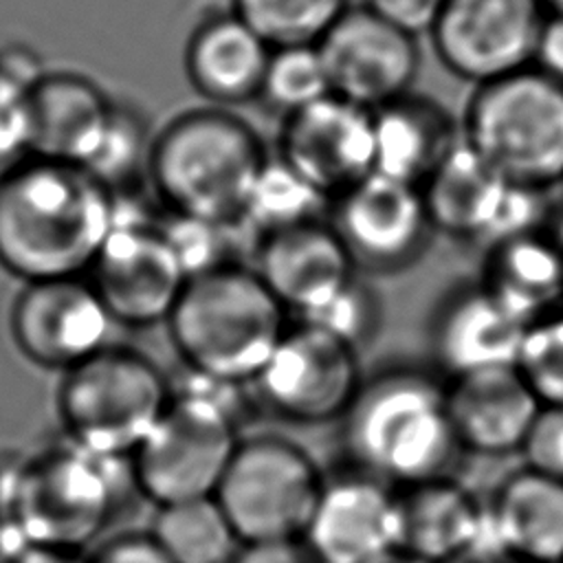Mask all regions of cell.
<instances>
[{
  "label": "cell",
  "mask_w": 563,
  "mask_h": 563,
  "mask_svg": "<svg viewBox=\"0 0 563 563\" xmlns=\"http://www.w3.org/2000/svg\"><path fill=\"white\" fill-rule=\"evenodd\" d=\"M114 220V194L88 169L26 156L0 176V268L29 282L81 277Z\"/></svg>",
  "instance_id": "6da1fadb"
},
{
  "label": "cell",
  "mask_w": 563,
  "mask_h": 563,
  "mask_svg": "<svg viewBox=\"0 0 563 563\" xmlns=\"http://www.w3.org/2000/svg\"><path fill=\"white\" fill-rule=\"evenodd\" d=\"M132 468L68 438L0 468V561L24 545L81 552L112 519Z\"/></svg>",
  "instance_id": "7a4b0ae2"
},
{
  "label": "cell",
  "mask_w": 563,
  "mask_h": 563,
  "mask_svg": "<svg viewBox=\"0 0 563 563\" xmlns=\"http://www.w3.org/2000/svg\"><path fill=\"white\" fill-rule=\"evenodd\" d=\"M343 446L356 471L389 486L444 477L462 451L433 374L394 365L363 380L343 416Z\"/></svg>",
  "instance_id": "3957f363"
},
{
  "label": "cell",
  "mask_w": 563,
  "mask_h": 563,
  "mask_svg": "<svg viewBox=\"0 0 563 563\" xmlns=\"http://www.w3.org/2000/svg\"><path fill=\"white\" fill-rule=\"evenodd\" d=\"M268 154L260 134L222 108L187 110L156 136L147 180L169 213L240 227Z\"/></svg>",
  "instance_id": "277c9868"
},
{
  "label": "cell",
  "mask_w": 563,
  "mask_h": 563,
  "mask_svg": "<svg viewBox=\"0 0 563 563\" xmlns=\"http://www.w3.org/2000/svg\"><path fill=\"white\" fill-rule=\"evenodd\" d=\"M167 328L189 372L242 385L255 380L288 323L255 268L233 262L187 279Z\"/></svg>",
  "instance_id": "5b68a950"
},
{
  "label": "cell",
  "mask_w": 563,
  "mask_h": 563,
  "mask_svg": "<svg viewBox=\"0 0 563 563\" xmlns=\"http://www.w3.org/2000/svg\"><path fill=\"white\" fill-rule=\"evenodd\" d=\"M216 385L218 378L189 372L130 457L134 486L158 508L213 497L240 444L238 396L231 394L240 385L213 391Z\"/></svg>",
  "instance_id": "8992f818"
},
{
  "label": "cell",
  "mask_w": 563,
  "mask_h": 563,
  "mask_svg": "<svg viewBox=\"0 0 563 563\" xmlns=\"http://www.w3.org/2000/svg\"><path fill=\"white\" fill-rule=\"evenodd\" d=\"M462 139L506 180L563 183V84L534 66L475 86Z\"/></svg>",
  "instance_id": "52a82bcc"
},
{
  "label": "cell",
  "mask_w": 563,
  "mask_h": 563,
  "mask_svg": "<svg viewBox=\"0 0 563 563\" xmlns=\"http://www.w3.org/2000/svg\"><path fill=\"white\" fill-rule=\"evenodd\" d=\"M169 400V380L154 361L108 345L64 372L57 413L70 442L97 455L130 460Z\"/></svg>",
  "instance_id": "ba28073f"
},
{
  "label": "cell",
  "mask_w": 563,
  "mask_h": 563,
  "mask_svg": "<svg viewBox=\"0 0 563 563\" xmlns=\"http://www.w3.org/2000/svg\"><path fill=\"white\" fill-rule=\"evenodd\" d=\"M314 460L279 435L240 440L216 501L242 543L301 539L323 490Z\"/></svg>",
  "instance_id": "9c48e42d"
},
{
  "label": "cell",
  "mask_w": 563,
  "mask_h": 563,
  "mask_svg": "<svg viewBox=\"0 0 563 563\" xmlns=\"http://www.w3.org/2000/svg\"><path fill=\"white\" fill-rule=\"evenodd\" d=\"M90 284L114 323L147 328L167 323L187 275L161 222L114 194L112 229L90 266Z\"/></svg>",
  "instance_id": "30bf717a"
},
{
  "label": "cell",
  "mask_w": 563,
  "mask_h": 563,
  "mask_svg": "<svg viewBox=\"0 0 563 563\" xmlns=\"http://www.w3.org/2000/svg\"><path fill=\"white\" fill-rule=\"evenodd\" d=\"M253 383L273 413L319 424L345 416L363 378L354 347L299 321L288 325Z\"/></svg>",
  "instance_id": "8fae6325"
},
{
  "label": "cell",
  "mask_w": 563,
  "mask_h": 563,
  "mask_svg": "<svg viewBox=\"0 0 563 563\" xmlns=\"http://www.w3.org/2000/svg\"><path fill=\"white\" fill-rule=\"evenodd\" d=\"M543 20L537 0H444L429 37L449 73L482 86L532 66Z\"/></svg>",
  "instance_id": "7c38bea8"
},
{
  "label": "cell",
  "mask_w": 563,
  "mask_h": 563,
  "mask_svg": "<svg viewBox=\"0 0 563 563\" xmlns=\"http://www.w3.org/2000/svg\"><path fill=\"white\" fill-rule=\"evenodd\" d=\"M332 95L367 110L409 92L420 70L418 37L391 26L367 7H350L317 42Z\"/></svg>",
  "instance_id": "4fadbf2b"
},
{
  "label": "cell",
  "mask_w": 563,
  "mask_h": 563,
  "mask_svg": "<svg viewBox=\"0 0 563 563\" xmlns=\"http://www.w3.org/2000/svg\"><path fill=\"white\" fill-rule=\"evenodd\" d=\"M328 222L356 268L394 273L413 264L433 233L422 191L380 174H369L330 202Z\"/></svg>",
  "instance_id": "5bb4252c"
},
{
  "label": "cell",
  "mask_w": 563,
  "mask_h": 563,
  "mask_svg": "<svg viewBox=\"0 0 563 563\" xmlns=\"http://www.w3.org/2000/svg\"><path fill=\"white\" fill-rule=\"evenodd\" d=\"M112 323L106 303L84 277L24 284L9 317L18 350L35 365L62 372L108 347Z\"/></svg>",
  "instance_id": "9a60e30c"
},
{
  "label": "cell",
  "mask_w": 563,
  "mask_h": 563,
  "mask_svg": "<svg viewBox=\"0 0 563 563\" xmlns=\"http://www.w3.org/2000/svg\"><path fill=\"white\" fill-rule=\"evenodd\" d=\"M277 156L332 202L374 174L372 110L328 95L284 119Z\"/></svg>",
  "instance_id": "2e32d148"
},
{
  "label": "cell",
  "mask_w": 563,
  "mask_h": 563,
  "mask_svg": "<svg viewBox=\"0 0 563 563\" xmlns=\"http://www.w3.org/2000/svg\"><path fill=\"white\" fill-rule=\"evenodd\" d=\"M301 539L319 563H385L400 552L398 493L356 468L325 479Z\"/></svg>",
  "instance_id": "e0dca14e"
},
{
  "label": "cell",
  "mask_w": 563,
  "mask_h": 563,
  "mask_svg": "<svg viewBox=\"0 0 563 563\" xmlns=\"http://www.w3.org/2000/svg\"><path fill=\"white\" fill-rule=\"evenodd\" d=\"M526 323L510 314L477 279L449 290L429 321L433 363L451 378L517 365Z\"/></svg>",
  "instance_id": "ac0fdd59"
},
{
  "label": "cell",
  "mask_w": 563,
  "mask_h": 563,
  "mask_svg": "<svg viewBox=\"0 0 563 563\" xmlns=\"http://www.w3.org/2000/svg\"><path fill=\"white\" fill-rule=\"evenodd\" d=\"M356 271L328 220L306 222L257 240L255 273L279 303L299 317L336 295Z\"/></svg>",
  "instance_id": "d6986e66"
},
{
  "label": "cell",
  "mask_w": 563,
  "mask_h": 563,
  "mask_svg": "<svg viewBox=\"0 0 563 563\" xmlns=\"http://www.w3.org/2000/svg\"><path fill=\"white\" fill-rule=\"evenodd\" d=\"M446 405L462 451L504 455L521 444L541 409L515 365L451 378Z\"/></svg>",
  "instance_id": "ffe728a7"
},
{
  "label": "cell",
  "mask_w": 563,
  "mask_h": 563,
  "mask_svg": "<svg viewBox=\"0 0 563 563\" xmlns=\"http://www.w3.org/2000/svg\"><path fill=\"white\" fill-rule=\"evenodd\" d=\"M114 112V99L90 77L46 73L31 92V154L86 167Z\"/></svg>",
  "instance_id": "44dd1931"
},
{
  "label": "cell",
  "mask_w": 563,
  "mask_h": 563,
  "mask_svg": "<svg viewBox=\"0 0 563 563\" xmlns=\"http://www.w3.org/2000/svg\"><path fill=\"white\" fill-rule=\"evenodd\" d=\"M486 541L517 563H561L563 482L528 466L506 477L486 506Z\"/></svg>",
  "instance_id": "7402d4cb"
},
{
  "label": "cell",
  "mask_w": 563,
  "mask_h": 563,
  "mask_svg": "<svg viewBox=\"0 0 563 563\" xmlns=\"http://www.w3.org/2000/svg\"><path fill=\"white\" fill-rule=\"evenodd\" d=\"M273 46L238 13L205 18L185 48L191 86L216 106H238L260 97Z\"/></svg>",
  "instance_id": "603a6c76"
},
{
  "label": "cell",
  "mask_w": 563,
  "mask_h": 563,
  "mask_svg": "<svg viewBox=\"0 0 563 563\" xmlns=\"http://www.w3.org/2000/svg\"><path fill=\"white\" fill-rule=\"evenodd\" d=\"M400 552L451 563L486 541V506L449 475L398 490Z\"/></svg>",
  "instance_id": "cb8c5ba5"
},
{
  "label": "cell",
  "mask_w": 563,
  "mask_h": 563,
  "mask_svg": "<svg viewBox=\"0 0 563 563\" xmlns=\"http://www.w3.org/2000/svg\"><path fill=\"white\" fill-rule=\"evenodd\" d=\"M508 185L510 180L460 136L420 191L433 231L482 246Z\"/></svg>",
  "instance_id": "d4e9b609"
},
{
  "label": "cell",
  "mask_w": 563,
  "mask_h": 563,
  "mask_svg": "<svg viewBox=\"0 0 563 563\" xmlns=\"http://www.w3.org/2000/svg\"><path fill=\"white\" fill-rule=\"evenodd\" d=\"M374 174L420 187L460 141L449 112L416 92L372 110Z\"/></svg>",
  "instance_id": "484cf974"
},
{
  "label": "cell",
  "mask_w": 563,
  "mask_h": 563,
  "mask_svg": "<svg viewBox=\"0 0 563 563\" xmlns=\"http://www.w3.org/2000/svg\"><path fill=\"white\" fill-rule=\"evenodd\" d=\"M482 286L521 323L563 308V253L550 227L486 251Z\"/></svg>",
  "instance_id": "4316f807"
},
{
  "label": "cell",
  "mask_w": 563,
  "mask_h": 563,
  "mask_svg": "<svg viewBox=\"0 0 563 563\" xmlns=\"http://www.w3.org/2000/svg\"><path fill=\"white\" fill-rule=\"evenodd\" d=\"M150 534L174 563H231L242 545L216 497L161 506Z\"/></svg>",
  "instance_id": "83f0119b"
},
{
  "label": "cell",
  "mask_w": 563,
  "mask_h": 563,
  "mask_svg": "<svg viewBox=\"0 0 563 563\" xmlns=\"http://www.w3.org/2000/svg\"><path fill=\"white\" fill-rule=\"evenodd\" d=\"M330 200L277 154L268 156L249 191L240 227L260 238L321 220Z\"/></svg>",
  "instance_id": "f1b7e54d"
},
{
  "label": "cell",
  "mask_w": 563,
  "mask_h": 563,
  "mask_svg": "<svg viewBox=\"0 0 563 563\" xmlns=\"http://www.w3.org/2000/svg\"><path fill=\"white\" fill-rule=\"evenodd\" d=\"M350 9V0H233L238 13L273 48L317 44Z\"/></svg>",
  "instance_id": "f546056e"
},
{
  "label": "cell",
  "mask_w": 563,
  "mask_h": 563,
  "mask_svg": "<svg viewBox=\"0 0 563 563\" xmlns=\"http://www.w3.org/2000/svg\"><path fill=\"white\" fill-rule=\"evenodd\" d=\"M332 95L317 44L275 46L264 73L260 101L282 119Z\"/></svg>",
  "instance_id": "4dcf8cb0"
},
{
  "label": "cell",
  "mask_w": 563,
  "mask_h": 563,
  "mask_svg": "<svg viewBox=\"0 0 563 563\" xmlns=\"http://www.w3.org/2000/svg\"><path fill=\"white\" fill-rule=\"evenodd\" d=\"M154 136L147 130L145 117L121 101H114V112L97 154L84 167L112 194L125 191L141 176L147 178Z\"/></svg>",
  "instance_id": "1f68e13d"
},
{
  "label": "cell",
  "mask_w": 563,
  "mask_h": 563,
  "mask_svg": "<svg viewBox=\"0 0 563 563\" xmlns=\"http://www.w3.org/2000/svg\"><path fill=\"white\" fill-rule=\"evenodd\" d=\"M161 229L174 249L187 279L220 266L233 264V231L242 227L222 224L205 218H191L183 213H169L158 220Z\"/></svg>",
  "instance_id": "d6a6232c"
},
{
  "label": "cell",
  "mask_w": 563,
  "mask_h": 563,
  "mask_svg": "<svg viewBox=\"0 0 563 563\" xmlns=\"http://www.w3.org/2000/svg\"><path fill=\"white\" fill-rule=\"evenodd\" d=\"M334 339L358 350L369 343L380 323V303L376 292L358 277V273L325 303L299 317Z\"/></svg>",
  "instance_id": "836d02e7"
},
{
  "label": "cell",
  "mask_w": 563,
  "mask_h": 563,
  "mask_svg": "<svg viewBox=\"0 0 563 563\" xmlns=\"http://www.w3.org/2000/svg\"><path fill=\"white\" fill-rule=\"evenodd\" d=\"M515 367L541 405H563V308L526 328Z\"/></svg>",
  "instance_id": "e575fe53"
},
{
  "label": "cell",
  "mask_w": 563,
  "mask_h": 563,
  "mask_svg": "<svg viewBox=\"0 0 563 563\" xmlns=\"http://www.w3.org/2000/svg\"><path fill=\"white\" fill-rule=\"evenodd\" d=\"M31 156V90L0 73V176Z\"/></svg>",
  "instance_id": "d590c367"
},
{
  "label": "cell",
  "mask_w": 563,
  "mask_h": 563,
  "mask_svg": "<svg viewBox=\"0 0 563 563\" xmlns=\"http://www.w3.org/2000/svg\"><path fill=\"white\" fill-rule=\"evenodd\" d=\"M521 453L528 468L563 482V405H541Z\"/></svg>",
  "instance_id": "8d00e7d4"
},
{
  "label": "cell",
  "mask_w": 563,
  "mask_h": 563,
  "mask_svg": "<svg viewBox=\"0 0 563 563\" xmlns=\"http://www.w3.org/2000/svg\"><path fill=\"white\" fill-rule=\"evenodd\" d=\"M363 7H367L391 26L418 37L420 33L431 31L444 7V0H365Z\"/></svg>",
  "instance_id": "74e56055"
},
{
  "label": "cell",
  "mask_w": 563,
  "mask_h": 563,
  "mask_svg": "<svg viewBox=\"0 0 563 563\" xmlns=\"http://www.w3.org/2000/svg\"><path fill=\"white\" fill-rule=\"evenodd\" d=\"M88 563H174L150 532H125L103 541Z\"/></svg>",
  "instance_id": "f35d334b"
},
{
  "label": "cell",
  "mask_w": 563,
  "mask_h": 563,
  "mask_svg": "<svg viewBox=\"0 0 563 563\" xmlns=\"http://www.w3.org/2000/svg\"><path fill=\"white\" fill-rule=\"evenodd\" d=\"M231 563H319L303 539L242 543Z\"/></svg>",
  "instance_id": "ab89813d"
},
{
  "label": "cell",
  "mask_w": 563,
  "mask_h": 563,
  "mask_svg": "<svg viewBox=\"0 0 563 563\" xmlns=\"http://www.w3.org/2000/svg\"><path fill=\"white\" fill-rule=\"evenodd\" d=\"M532 66L563 84V15H545L537 37Z\"/></svg>",
  "instance_id": "60d3db41"
},
{
  "label": "cell",
  "mask_w": 563,
  "mask_h": 563,
  "mask_svg": "<svg viewBox=\"0 0 563 563\" xmlns=\"http://www.w3.org/2000/svg\"><path fill=\"white\" fill-rule=\"evenodd\" d=\"M4 563H88V556H84L77 550L24 545L15 554H11Z\"/></svg>",
  "instance_id": "b9f144b4"
},
{
  "label": "cell",
  "mask_w": 563,
  "mask_h": 563,
  "mask_svg": "<svg viewBox=\"0 0 563 563\" xmlns=\"http://www.w3.org/2000/svg\"><path fill=\"white\" fill-rule=\"evenodd\" d=\"M550 231H552V235H554V240L559 242L561 253H563V211H556V213H554V218H552V222H550Z\"/></svg>",
  "instance_id": "7bdbcfd3"
},
{
  "label": "cell",
  "mask_w": 563,
  "mask_h": 563,
  "mask_svg": "<svg viewBox=\"0 0 563 563\" xmlns=\"http://www.w3.org/2000/svg\"><path fill=\"white\" fill-rule=\"evenodd\" d=\"M545 15H563V0H537Z\"/></svg>",
  "instance_id": "ee69618b"
},
{
  "label": "cell",
  "mask_w": 563,
  "mask_h": 563,
  "mask_svg": "<svg viewBox=\"0 0 563 563\" xmlns=\"http://www.w3.org/2000/svg\"><path fill=\"white\" fill-rule=\"evenodd\" d=\"M385 563H435V561H427V559H422V556H416V554H407V552H398V554H394L389 561H385Z\"/></svg>",
  "instance_id": "f6af8a7d"
},
{
  "label": "cell",
  "mask_w": 563,
  "mask_h": 563,
  "mask_svg": "<svg viewBox=\"0 0 563 563\" xmlns=\"http://www.w3.org/2000/svg\"><path fill=\"white\" fill-rule=\"evenodd\" d=\"M493 563H517V561H510V559H504V561H493Z\"/></svg>",
  "instance_id": "bcb514c9"
},
{
  "label": "cell",
  "mask_w": 563,
  "mask_h": 563,
  "mask_svg": "<svg viewBox=\"0 0 563 563\" xmlns=\"http://www.w3.org/2000/svg\"><path fill=\"white\" fill-rule=\"evenodd\" d=\"M0 563H4V561H0Z\"/></svg>",
  "instance_id": "7dc6e473"
},
{
  "label": "cell",
  "mask_w": 563,
  "mask_h": 563,
  "mask_svg": "<svg viewBox=\"0 0 563 563\" xmlns=\"http://www.w3.org/2000/svg\"><path fill=\"white\" fill-rule=\"evenodd\" d=\"M561 187H563V183H561Z\"/></svg>",
  "instance_id": "c3c4849f"
},
{
  "label": "cell",
  "mask_w": 563,
  "mask_h": 563,
  "mask_svg": "<svg viewBox=\"0 0 563 563\" xmlns=\"http://www.w3.org/2000/svg\"><path fill=\"white\" fill-rule=\"evenodd\" d=\"M561 563H563V561H561Z\"/></svg>",
  "instance_id": "681fc988"
}]
</instances>
